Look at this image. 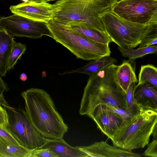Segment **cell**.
I'll return each mask as SVG.
<instances>
[{
    "mask_svg": "<svg viewBox=\"0 0 157 157\" xmlns=\"http://www.w3.org/2000/svg\"><path fill=\"white\" fill-rule=\"evenodd\" d=\"M118 49L122 56L128 58L129 61L134 60L148 54L157 53V45L139 47L136 49L123 48L118 47Z\"/></svg>",
    "mask_w": 157,
    "mask_h": 157,
    "instance_id": "ffe728a7",
    "label": "cell"
},
{
    "mask_svg": "<svg viewBox=\"0 0 157 157\" xmlns=\"http://www.w3.org/2000/svg\"><path fill=\"white\" fill-rule=\"evenodd\" d=\"M157 120V112L148 109L132 116L111 140L113 146L130 151L144 147L149 144Z\"/></svg>",
    "mask_w": 157,
    "mask_h": 157,
    "instance_id": "5b68a950",
    "label": "cell"
},
{
    "mask_svg": "<svg viewBox=\"0 0 157 157\" xmlns=\"http://www.w3.org/2000/svg\"><path fill=\"white\" fill-rule=\"evenodd\" d=\"M117 65L113 64L89 76L81 100L79 113L91 118L98 105L126 109L125 93L115 79Z\"/></svg>",
    "mask_w": 157,
    "mask_h": 157,
    "instance_id": "6da1fadb",
    "label": "cell"
},
{
    "mask_svg": "<svg viewBox=\"0 0 157 157\" xmlns=\"http://www.w3.org/2000/svg\"><path fill=\"white\" fill-rule=\"evenodd\" d=\"M120 0H117V1H120Z\"/></svg>",
    "mask_w": 157,
    "mask_h": 157,
    "instance_id": "e575fe53",
    "label": "cell"
},
{
    "mask_svg": "<svg viewBox=\"0 0 157 157\" xmlns=\"http://www.w3.org/2000/svg\"><path fill=\"white\" fill-rule=\"evenodd\" d=\"M0 28L5 29L13 37L36 39L47 36L53 38L48 23L33 21L14 14L0 18Z\"/></svg>",
    "mask_w": 157,
    "mask_h": 157,
    "instance_id": "ba28073f",
    "label": "cell"
},
{
    "mask_svg": "<svg viewBox=\"0 0 157 157\" xmlns=\"http://www.w3.org/2000/svg\"><path fill=\"white\" fill-rule=\"evenodd\" d=\"M9 9L12 13L31 20L48 23L53 20L60 8L45 0H29L12 5Z\"/></svg>",
    "mask_w": 157,
    "mask_h": 157,
    "instance_id": "30bf717a",
    "label": "cell"
},
{
    "mask_svg": "<svg viewBox=\"0 0 157 157\" xmlns=\"http://www.w3.org/2000/svg\"><path fill=\"white\" fill-rule=\"evenodd\" d=\"M0 92H3L4 91H8V88L7 85L2 80L1 77H0Z\"/></svg>",
    "mask_w": 157,
    "mask_h": 157,
    "instance_id": "f546056e",
    "label": "cell"
},
{
    "mask_svg": "<svg viewBox=\"0 0 157 157\" xmlns=\"http://www.w3.org/2000/svg\"><path fill=\"white\" fill-rule=\"evenodd\" d=\"M31 157H58V156L48 148H37L33 152Z\"/></svg>",
    "mask_w": 157,
    "mask_h": 157,
    "instance_id": "d4e9b609",
    "label": "cell"
},
{
    "mask_svg": "<svg viewBox=\"0 0 157 157\" xmlns=\"http://www.w3.org/2000/svg\"><path fill=\"white\" fill-rule=\"evenodd\" d=\"M101 19L113 42L123 48H134L139 45L147 26L128 21L111 10L103 14Z\"/></svg>",
    "mask_w": 157,
    "mask_h": 157,
    "instance_id": "52a82bcc",
    "label": "cell"
},
{
    "mask_svg": "<svg viewBox=\"0 0 157 157\" xmlns=\"http://www.w3.org/2000/svg\"><path fill=\"white\" fill-rule=\"evenodd\" d=\"M147 83L157 88V68L152 65H142L138 75V83Z\"/></svg>",
    "mask_w": 157,
    "mask_h": 157,
    "instance_id": "44dd1931",
    "label": "cell"
},
{
    "mask_svg": "<svg viewBox=\"0 0 157 157\" xmlns=\"http://www.w3.org/2000/svg\"><path fill=\"white\" fill-rule=\"evenodd\" d=\"M136 83H132L129 86L125 94L126 109L133 116L140 114L144 110L136 103L134 97V91Z\"/></svg>",
    "mask_w": 157,
    "mask_h": 157,
    "instance_id": "7402d4cb",
    "label": "cell"
},
{
    "mask_svg": "<svg viewBox=\"0 0 157 157\" xmlns=\"http://www.w3.org/2000/svg\"><path fill=\"white\" fill-rule=\"evenodd\" d=\"M38 148H47L58 157H88V155L80 149L78 146H70L62 138L49 139Z\"/></svg>",
    "mask_w": 157,
    "mask_h": 157,
    "instance_id": "5bb4252c",
    "label": "cell"
},
{
    "mask_svg": "<svg viewBox=\"0 0 157 157\" xmlns=\"http://www.w3.org/2000/svg\"><path fill=\"white\" fill-rule=\"evenodd\" d=\"M35 149H29L20 145L0 144V157H31Z\"/></svg>",
    "mask_w": 157,
    "mask_h": 157,
    "instance_id": "d6986e66",
    "label": "cell"
},
{
    "mask_svg": "<svg viewBox=\"0 0 157 157\" xmlns=\"http://www.w3.org/2000/svg\"><path fill=\"white\" fill-rule=\"evenodd\" d=\"M156 38H157V24L147 25L142 42Z\"/></svg>",
    "mask_w": 157,
    "mask_h": 157,
    "instance_id": "484cf974",
    "label": "cell"
},
{
    "mask_svg": "<svg viewBox=\"0 0 157 157\" xmlns=\"http://www.w3.org/2000/svg\"><path fill=\"white\" fill-rule=\"evenodd\" d=\"M13 36L5 29L0 28V75L6 76L8 71L9 57L13 43Z\"/></svg>",
    "mask_w": 157,
    "mask_h": 157,
    "instance_id": "9a60e30c",
    "label": "cell"
},
{
    "mask_svg": "<svg viewBox=\"0 0 157 157\" xmlns=\"http://www.w3.org/2000/svg\"><path fill=\"white\" fill-rule=\"evenodd\" d=\"M117 0H58L60 8L54 17L56 22L67 26L84 25L105 32L101 17L111 11Z\"/></svg>",
    "mask_w": 157,
    "mask_h": 157,
    "instance_id": "3957f363",
    "label": "cell"
},
{
    "mask_svg": "<svg viewBox=\"0 0 157 157\" xmlns=\"http://www.w3.org/2000/svg\"><path fill=\"white\" fill-rule=\"evenodd\" d=\"M91 118L94 121L101 132L111 140L124 122L120 115L111 108L102 104L95 108Z\"/></svg>",
    "mask_w": 157,
    "mask_h": 157,
    "instance_id": "8fae6325",
    "label": "cell"
},
{
    "mask_svg": "<svg viewBox=\"0 0 157 157\" xmlns=\"http://www.w3.org/2000/svg\"><path fill=\"white\" fill-rule=\"evenodd\" d=\"M45 0L46 1H47V2H49V1H53L56 0Z\"/></svg>",
    "mask_w": 157,
    "mask_h": 157,
    "instance_id": "d6a6232c",
    "label": "cell"
},
{
    "mask_svg": "<svg viewBox=\"0 0 157 157\" xmlns=\"http://www.w3.org/2000/svg\"><path fill=\"white\" fill-rule=\"evenodd\" d=\"M89 157H139L142 155L131 151L111 146L106 141L95 142L87 146H78Z\"/></svg>",
    "mask_w": 157,
    "mask_h": 157,
    "instance_id": "7c38bea8",
    "label": "cell"
},
{
    "mask_svg": "<svg viewBox=\"0 0 157 157\" xmlns=\"http://www.w3.org/2000/svg\"><path fill=\"white\" fill-rule=\"evenodd\" d=\"M157 44V38L143 41L139 45V47H144L154 45Z\"/></svg>",
    "mask_w": 157,
    "mask_h": 157,
    "instance_id": "83f0119b",
    "label": "cell"
},
{
    "mask_svg": "<svg viewBox=\"0 0 157 157\" xmlns=\"http://www.w3.org/2000/svg\"><path fill=\"white\" fill-rule=\"evenodd\" d=\"M21 94L28 118L39 133L48 139L63 138L68 126L57 110L50 95L38 88H30Z\"/></svg>",
    "mask_w": 157,
    "mask_h": 157,
    "instance_id": "7a4b0ae2",
    "label": "cell"
},
{
    "mask_svg": "<svg viewBox=\"0 0 157 157\" xmlns=\"http://www.w3.org/2000/svg\"><path fill=\"white\" fill-rule=\"evenodd\" d=\"M111 10L128 21L147 25L157 12V0H121Z\"/></svg>",
    "mask_w": 157,
    "mask_h": 157,
    "instance_id": "9c48e42d",
    "label": "cell"
},
{
    "mask_svg": "<svg viewBox=\"0 0 157 157\" xmlns=\"http://www.w3.org/2000/svg\"><path fill=\"white\" fill-rule=\"evenodd\" d=\"M0 144L5 145H20L10 133L5 129L2 128H0Z\"/></svg>",
    "mask_w": 157,
    "mask_h": 157,
    "instance_id": "cb8c5ba5",
    "label": "cell"
},
{
    "mask_svg": "<svg viewBox=\"0 0 157 157\" xmlns=\"http://www.w3.org/2000/svg\"><path fill=\"white\" fill-rule=\"evenodd\" d=\"M143 155L145 156L157 157V142L153 140L148 144Z\"/></svg>",
    "mask_w": 157,
    "mask_h": 157,
    "instance_id": "4316f807",
    "label": "cell"
},
{
    "mask_svg": "<svg viewBox=\"0 0 157 157\" xmlns=\"http://www.w3.org/2000/svg\"><path fill=\"white\" fill-rule=\"evenodd\" d=\"M20 79L22 81H25L27 79L28 77L27 75L25 73H21L20 77Z\"/></svg>",
    "mask_w": 157,
    "mask_h": 157,
    "instance_id": "1f68e13d",
    "label": "cell"
},
{
    "mask_svg": "<svg viewBox=\"0 0 157 157\" xmlns=\"http://www.w3.org/2000/svg\"><path fill=\"white\" fill-rule=\"evenodd\" d=\"M0 105L5 109L7 120L0 128L5 129L20 144L29 149L40 147L48 140L43 137L35 129L30 121L25 110L10 106L4 99L3 93H0Z\"/></svg>",
    "mask_w": 157,
    "mask_h": 157,
    "instance_id": "8992f818",
    "label": "cell"
},
{
    "mask_svg": "<svg viewBox=\"0 0 157 157\" xmlns=\"http://www.w3.org/2000/svg\"><path fill=\"white\" fill-rule=\"evenodd\" d=\"M26 48L25 44L14 41L11 52L8 60V71L14 68L18 60L20 59L22 55L24 54Z\"/></svg>",
    "mask_w": 157,
    "mask_h": 157,
    "instance_id": "603a6c76",
    "label": "cell"
},
{
    "mask_svg": "<svg viewBox=\"0 0 157 157\" xmlns=\"http://www.w3.org/2000/svg\"><path fill=\"white\" fill-rule=\"evenodd\" d=\"M115 79L118 84L125 93L132 83L138 82L135 70L128 61L124 60L121 65L118 66Z\"/></svg>",
    "mask_w": 157,
    "mask_h": 157,
    "instance_id": "2e32d148",
    "label": "cell"
},
{
    "mask_svg": "<svg viewBox=\"0 0 157 157\" xmlns=\"http://www.w3.org/2000/svg\"><path fill=\"white\" fill-rule=\"evenodd\" d=\"M156 54V55H157V53Z\"/></svg>",
    "mask_w": 157,
    "mask_h": 157,
    "instance_id": "d590c367",
    "label": "cell"
},
{
    "mask_svg": "<svg viewBox=\"0 0 157 157\" xmlns=\"http://www.w3.org/2000/svg\"><path fill=\"white\" fill-rule=\"evenodd\" d=\"M48 25L53 39L68 49L77 58L92 60L110 54L109 44L94 41L74 31L68 26L53 20Z\"/></svg>",
    "mask_w": 157,
    "mask_h": 157,
    "instance_id": "277c9868",
    "label": "cell"
},
{
    "mask_svg": "<svg viewBox=\"0 0 157 157\" xmlns=\"http://www.w3.org/2000/svg\"><path fill=\"white\" fill-rule=\"evenodd\" d=\"M68 26L75 32L94 41L104 44H109L113 42L105 32L101 31L83 25Z\"/></svg>",
    "mask_w": 157,
    "mask_h": 157,
    "instance_id": "ac0fdd59",
    "label": "cell"
},
{
    "mask_svg": "<svg viewBox=\"0 0 157 157\" xmlns=\"http://www.w3.org/2000/svg\"><path fill=\"white\" fill-rule=\"evenodd\" d=\"M23 2H26L28 1L29 0H21Z\"/></svg>",
    "mask_w": 157,
    "mask_h": 157,
    "instance_id": "836d02e7",
    "label": "cell"
},
{
    "mask_svg": "<svg viewBox=\"0 0 157 157\" xmlns=\"http://www.w3.org/2000/svg\"><path fill=\"white\" fill-rule=\"evenodd\" d=\"M117 62V60L116 59L109 56H106L99 59L92 60L82 67L66 73H79L87 74L90 76Z\"/></svg>",
    "mask_w": 157,
    "mask_h": 157,
    "instance_id": "e0dca14e",
    "label": "cell"
},
{
    "mask_svg": "<svg viewBox=\"0 0 157 157\" xmlns=\"http://www.w3.org/2000/svg\"><path fill=\"white\" fill-rule=\"evenodd\" d=\"M134 97L138 105L144 110L157 112V88L147 83L136 85Z\"/></svg>",
    "mask_w": 157,
    "mask_h": 157,
    "instance_id": "4fadbf2b",
    "label": "cell"
},
{
    "mask_svg": "<svg viewBox=\"0 0 157 157\" xmlns=\"http://www.w3.org/2000/svg\"><path fill=\"white\" fill-rule=\"evenodd\" d=\"M151 135L153 140L157 142V120L153 127Z\"/></svg>",
    "mask_w": 157,
    "mask_h": 157,
    "instance_id": "f1b7e54d",
    "label": "cell"
},
{
    "mask_svg": "<svg viewBox=\"0 0 157 157\" xmlns=\"http://www.w3.org/2000/svg\"><path fill=\"white\" fill-rule=\"evenodd\" d=\"M157 24V12L152 16L147 25Z\"/></svg>",
    "mask_w": 157,
    "mask_h": 157,
    "instance_id": "4dcf8cb0",
    "label": "cell"
}]
</instances>
